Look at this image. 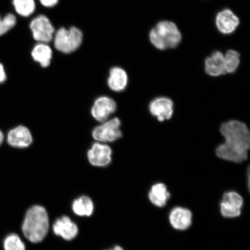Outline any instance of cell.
Segmentation results:
<instances>
[{
    "label": "cell",
    "instance_id": "cell-1",
    "mask_svg": "<svg viewBox=\"0 0 250 250\" xmlns=\"http://www.w3.org/2000/svg\"><path fill=\"white\" fill-rule=\"evenodd\" d=\"M220 132L225 142L215 150L218 157L237 164L246 161L250 148V132L247 125L231 120L222 124Z\"/></svg>",
    "mask_w": 250,
    "mask_h": 250
},
{
    "label": "cell",
    "instance_id": "cell-2",
    "mask_svg": "<svg viewBox=\"0 0 250 250\" xmlns=\"http://www.w3.org/2000/svg\"><path fill=\"white\" fill-rule=\"evenodd\" d=\"M49 221L45 208L36 205L28 210L22 226L23 233L30 242H42L48 232Z\"/></svg>",
    "mask_w": 250,
    "mask_h": 250
},
{
    "label": "cell",
    "instance_id": "cell-3",
    "mask_svg": "<svg viewBox=\"0 0 250 250\" xmlns=\"http://www.w3.org/2000/svg\"><path fill=\"white\" fill-rule=\"evenodd\" d=\"M149 37L152 44L161 51L176 48L182 39L177 25L168 21H159L150 31Z\"/></svg>",
    "mask_w": 250,
    "mask_h": 250
},
{
    "label": "cell",
    "instance_id": "cell-4",
    "mask_svg": "<svg viewBox=\"0 0 250 250\" xmlns=\"http://www.w3.org/2000/svg\"><path fill=\"white\" fill-rule=\"evenodd\" d=\"M83 33L76 27L69 29L62 27L55 34L54 45L56 49L63 54H71L76 51L82 44Z\"/></svg>",
    "mask_w": 250,
    "mask_h": 250
},
{
    "label": "cell",
    "instance_id": "cell-5",
    "mask_svg": "<svg viewBox=\"0 0 250 250\" xmlns=\"http://www.w3.org/2000/svg\"><path fill=\"white\" fill-rule=\"evenodd\" d=\"M121 125V122L118 118L105 121L93 129V139L101 143L115 142L123 136Z\"/></svg>",
    "mask_w": 250,
    "mask_h": 250
},
{
    "label": "cell",
    "instance_id": "cell-6",
    "mask_svg": "<svg viewBox=\"0 0 250 250\" xmlns=\"http://www.w3.org/2000/svg\"><path fill=\"white\" fill-rule=\"evenodd\" d=\"M30 28L34 40L39 42L48 43L54 39L55 28L45 15H40L31 21Z\"/></svg>",
    "mask_w": 250,
    "mask_h": 250
},
{
    "label": "cell",
    "instance_id": "cell-7",
    "mask_svg": "<svg viewBox=\"0 0 250 250\" xmlns=\"http://www.w3.org/2000/svg\"><path fill=\"white\" fill-rule=\"evenodd\" d=\"M87 159L94 167H105L112 161V149L105 144L97 142L87 152Z\"/></svg>",
    "mask_w": 250,
    "mask_h": 250
},
{
    "label": "cell",
    "instance_id": "cell-8",
    "mask_svg": "<svg viewBox=\"0 0 250 250\" xmlns=\"http://www.w3.org/2000/svg\"><path fill=\"white\" fill-rule=\"evenodd\" d=\"M116 110L117 103L113 99L107 96H102L94 103L91 114L96 121L103 123L107 121Z\"/></svg>",
    "mask_w": 250,
    "mask_h": 250
},
{
    "label": "cell",
    "instance_id": "cell-9",
    "mask_svg": "<svg viewBox=\"0 0 250 250\" xmlns=\"http://www.w3.org/2000/svg\"><path fill=\"white\" fill-rule=\"evenodd\" d=\"M173 101L164 97L153 100L149 105L150 113L160 122L170 120L173 114Z\"/></svg>",
    "mask_w": 250,
    "mask_h": 250
},
{
    "label": "cell",
    "instance_id": "cell-10",
    "mask_svg": "<svg viewBox=\"0 0 250 250\" xmlns=\"http://www.w3.org/2000/svg\"><path fill=\"white\" fill-rule=\"evenodd\" d=\"M7 142L12 147L24 148L33 142V137L27 127L20 125L11 129L7 134Z\"/></svg>",
    "mask_w": 250,
    "mask_h": 250
},
{
    "label": "cell",
    "instance_id": "cell-11",
    "mask_svg": "<svg viewBox=\"0 0 250 250\" xmlns=\"http://www.w3.org/2000/svg\"><path fill=\"white\" fill-rule=\"evenodd\" d=\"M240 24L238 17L229 9H226L217 15L215 24L220 32L229 34L234 32Z\"/></svg>",
    "mask_w": 250,
    "mask_h": 250
},
{
    "label": "cell",
    "instance_id": "cell-12",
    "mask_svg": "<svg viewBox=\"0 0 250 250\" xmlns=\"http://www.w3.org/2000/svg\"><path fill=\"white\" fill-rule=\"evenodd\" d=\"M53 230L56 235L61 236L68 241L74 239L78 233L77 225L65 215L56 220L53 226Z\"/></svg>",
    "mask_w": 250,
    "mask_h": 250
},
{
    "label": "cell",
    "instance_id": "cell-13",
    "mask_svg": "<svg viewBox=\"0 0 250 250\" xmlns=\"http://www.w3.org/2000/svg\"><path fill=\"white\" fill-rule=\"evenodd\" d=\"M206 73L211 77H218L227 74L224 55L220 51H215L206 59Z\"/></svg>",
    "mask_w": 250,
    "mask_h": 250
},
{
    "label": "cell",
    "instance_id": "cell-14",
    "mask_svg": "<svg viewBox=\"0 0 250 250\" xmlns=\"http://www.w3.org/2000/svg\"><path fill=\"white\" fill-rule=\"evenodd\" d=\"M192 212L188 209L177 207L171 210L170 215V223L175 229L186 230L192 224Z\"/></svg>",
    "mask_w": 250,
    "mask_h": 250
},
{
    "label": "cell",
    "instance_id": "cell-15",
    "mask_svg": "<svg viewBox=\"0 0 250 250\" xmlns=\"http://www.w3.org/2000/svg\"><path fill=\"white\" fill-rule=\"evenodd\" d=\"M128 82L126 72L119 67L112 68L109 71L107 83L112 91L121 92L126 88Z\"/></svg>",
    "mask_w": 250,
    "mask_h": 250
},
{
    "label": "cell",
    "instance_id": "cell-16",
    "mask_svg": "<svg viewBox=\"0 0 250 250\" xmlns=\"http://www.w3.org/2000/svg\"><path fill=\"white\" fill-rule=\"evenodd\" d=\"M148 197L153 205L162 208L167 205L168 200L170 198V193L164 184L157 183L152 186Z\"/></svg>",
    "mask_w": 250,
    "mask_h": 250
},
{
    "label": "cell",
    "instance_id": "cell-17",
    "mask_svg": "<svg viewBox=\"0 0 250 250\" xmlns=\"http://www.w3.org/2000/svg\"><path fill=\"white\" fill-rule=\"evenodd\" d=\"M31 56L34 61L39 62L41 66L46 68L51 64L52 49L46 43L40 42L34 47Z\"/></svg>",
    "mask_w": 250,
    "mask_h": 250
},
{
    "label": "cell",
    "instance_id": "cell-18",
    "mask_svg": "<svg viewBox=\"0 0 250 250\" xmlns=\"http://www.w3.org/2000/svg\"><path fill=\"white\" fill-rule=\"evenodd\" d=\"M75 214L79 216H90L94 210L93 203L88 196H83L75 200L72 205Z\"/></svg>",
    "mask_w": 250,
    "mask_h": 250
},
{
    "label": "cell",
    "instance_id": "cell-19",
    "mask_svg": "<svg viewBox=\"0 0 250 250\" xmlns=\"http://www.w3.org/2000/svg\"><path fill=\"white\" fill-rule=\"evenodd\" d=\"M14 8L17 14L23 17H28L36 10L34 0H12Z\"/></svg>",
    "mask_w": 250,
    "mask_h": 250
},
{
    "label": "cell",
    "instance_id": "cell-20",
    "mask_svg": "<svg viewBox=\"0 0 250 250\" xmlns=\"http://www.w3.org/2000/svg\"><path fill=\"white\" fill-rule=\"evenodd\" d=\"M227 74H232L238 68L240 62V55L234 50H228L224 55Z\"/></svg>",
    "mask_w": 250,
    "mask_h": 250
},
{
    "label": "cell",
    "instance_id": "cell-21",
    "mask_svg": "<svg viewBox=\"0 0 250 250\" xmlns=\"http://www.w3.org/2000/svg\"><path fill=\"white\" fill-rule=\"evenodd\" d=\"M3 246L5 250H26L21 237L14 233L9 234L5 237Z\"/></svg>",
    "mask_w": 250,
    "mask_h": 250
},
{
    "label": "cell",
    "instance_id": "cell-22",
    "mask_svg": "<svg viewBox=\"0 0 250 250\" xmlns=\"http://www.w3.org/2000/svg\"><path fill=\"white\" fill-rule=\"evenodd\" d=\"M17 23V18L12 14H8L4 18L0 15V36L4 35Z\"/></svg>",
    "mask_w": 250,
    "mask_h": 250
},
{
    "label": "cell",
    "instance_id": "cell-23",
    "mask_svg": "<svg viewBox=\"0 0 250 250\" xmlns=\"http://www.w3.org/2000/svg\"><path fill=\"white\" fill-rule=\"evenodd\" d=\"M220 210L221 214L226 218H236L241 214V209L224 201L221 203Z\"/></svg>",
    "mask_w": 250,
    "mask_h": 250
},
{
    "label": "cell",
    "instance_id": "cell-24",
    "mask_svg": "<svg viewBox=\"0 0 250 250\" xmlns=\"http://www.w3.org/2000/svg\"><path fill=\"white\" fill-rule=\"evenodd\" d=\"M223 201L230 203L236 208L242 209L243 199L238 193L234 191L227 192L223 196Z\"/></svg>",
    "mask_w": 250,
    "mask_h": 250
},
{
    "label": "cell",
    "instance_id": "cell-25",
    "mask_svg": "<svg viewBox=\"0 0 250 250\" xmlns=\"http://www.w3.org/2000/svg\"><path fill=\"white\" fill-rule=\"evenodd\" d=\"M41 4L45 7L51 8L58 4L59 0H40Z\"/></svg>",
    "mask_w": 250,
    "mask_h": 250
},
{
    "label": "cell",
    "instance_id": "cell-26",
    "mask_svg": "<svg viewBox=\"0 0 250 250\" xmlns=\"http://www.w3.org/2000/svg\"><path fill=\"white\" fill-rule=\"evenodd\" d=\"M7 80V74H6L4 65L0 63V84L3 83Z\"/></svg>",
    "mask_w": 250,
    "mask_h": 250
},
{
    "label": "cell",
    "instance_id": "cell-27",
    "mask_svg": "<svg viewBox=\"0 0 250 250\" xmlns=\"http://www.w3.org/2000/svg\"><path fill=\"white\" fill-rule=\"evenodd\" d=\"M4 134L0 130V146L2 145L3 142H4Z\"/></svg>",
    "mask_w": 250,
    "mask_h": 250
},
{
    "label": "cell",
    "instance_id": "cell-28",
    "mask_svg": "<svg viewBox=\"0 0 250 250\" xmlns=\"http://www.w3.org/2000/svg\"><path fill=\"white\" fill-rule=\"evenodd\" d=\"M109 250H124L123 248H121L120 246H115L114 249Z\"/></svg>",
    "mask_w": 250,
    "mask_h": 250
}]
</instances>
